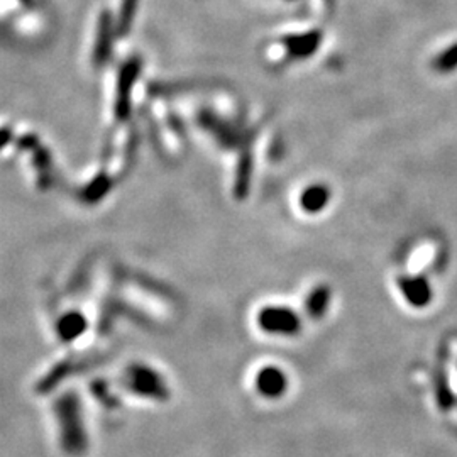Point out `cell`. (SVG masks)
<instances>
[{
	"mask_svg": "<svg viewBox=\"0 0 457 457\" xmlns=\"http://www.w3.org/2000/svg\"><path fill=\"white\" fill-rule=\"evenodd\" d=\"M143 70V60L139 56H132L120 66L117 77V91H115V117L126 120L131 114V94L132 86L139 78Z\"/></svg>",
	"mask_w": 457,
	"mask_h": 457,
	"instance_id": "obj_1",
	"label": "cell"
},
{
	"mask_svg": "<svg viewBox=\"0 0 457 457\" xmlns=\"http://www.w3.org/2000/svg\"><path fill=\"white\" fill-rule=\"evenodd\" d=\"M115 36H117V27H115L114 15H112L110 11H102L101 15H98L97 36H95L94 55H91V63L97 68H101L110 60Z\"/></svg>",
	"mask_w": 457,
	"mask_h": 457,
	"instance_id": "obj_2",
	"label": "cell"
},
{
	"mask_svg": "<svg viewBox=\"0 0 457 457\" xmlns=\"http://www.w3.org/2000/svg\"><path fill=\"white\" fill-rule=\"evenodd\" d=\"M259 323L264 330L273 332V334H293L298 329L300 320L290 309L268 307L259 315Z\"/></svg>",
	"mask_w": 457,
	"mask_h": 457,
	"instance_id": "obj_3",
	"label": "cell"
},
{
	"mask_svg": "<svg viewBox=\"0 0 457 457\" xmlns=\"http://www.w3.org/2000/svg\"><path fill=\"white\" fill-rule=\"evenodd\" d=\"M320 43H322V31H318V29L302 32V34H288L281 39V44L285 46L286 53L292 60L310 58L317 51Z\"/></svg>",
	"mask_w": 457,
	"mask_h": 457,
	"instance_id": "obj_4",
	"label": "cell"
},
{
	"mask_svg": "<svg viewBox=\"0 0 457 457\" xmlns=\"http://www.w3.org/2000/svg\"><path fill=\"white\" fill-rule=\"evenodd\" d=\"M198 124L202 127L209 129L222 144L226 146H234L238 143V134L232 131V127H228L226 122H222L219 117H215V114H212L210 110H200L198 114Z\"/></svg>",
	"mask_w": 457,
	"mask_h": 457,
	"instance_id": "obj_5",
	"label": "cell"
},
{
	"mask_svg": "<svg viewBox=\"0 0 457 457\" xmlns=\"http://www.w3.org/2000/svg\"><path fill=\"white\" fill-rule=\"evenodd\" d=\"M400 286L405 293L406 300L415 307H423L430 302V288L423 278H413V280H401Z\"/></svg>",
	"mask_w": 457,
	"mask_h": 457,
	"instance_id": "obj_6",
	"label": "cell"
},
{
	"mask_svg": "<svg viewBox=\"0 0 457 457\" xmlns=\"http://www.w3.org/2000/svg\"><path fill=\"white\" fill-rule=\"evenodd\" d=\"M286 386V378L278 369H264L257 376V388L264 397H280Z\"/></svg>",
	"mask_w": 457,
	"mask_h": 457,
	"instance_id": "obj_7",
	"label": "cell"
},
{
	"mask_svg": "<svg viewBox=\"0 0 457 457\" xmlns=\"http://www.w3.org/2000/svg\"><path fill=\"white\" fill-rule=\"evenodd\" d=\"M329 188L323 185H311L302 195V207L309 212H318L329 202Z\"/></svg>",
	"mask_w": 457,
	"mask_h": 457,
	"instance_id": "obj_8",
	"label": "cell"
},
{
	"mask_svg": "<svg viewBox=\"0 0 457 457\" xmlns=\"http://www.w3.org/2000/svg\"><path fill=\"white\" fill-rule=\"evenodd\" d=\"M137 7H139V0H122L120 2V9L117 20H115V27H117V36H127L131 31L132 22H134Z\"/></svg>",
	"mask_w": 457,
	"mask_h": 457,
	"instance_id": "obj_9",
	"label": "cell"
},
{
	"mask_svg": "<svg viewBox=\"0 0 457 457\" xmlns=\"http://www.w3.org/2000/svg\"><path fill=\"white\" fill-rule=\"evenodd\" d=\"M327 302H329V293H327V290H318V292H315L314 297H310L309 300L310 314H322V311L326 310Z\"/></svg>",
	"mask_w": 457,
	"mask_h": 457,
	"instance_id": "obj_10",
	"label": "cell"
},
{
	"mask_svg": "<svg viewBox=\"0 0 457 457\" xmlns=\"http://www.w3.org/2000/svg\"><path fill=\"white\" fill-rule=\"evenodd\" d=\"M437 65L440 66V70H452V68H454V66L457 65V46L454 49H451V51H449V55L440 58Z\"/></svg>",
	"mask_w": 457,
	"mask_h": 457,
	"instance_id": "obj_11",
	"label": "cell"
}]
</instances>
